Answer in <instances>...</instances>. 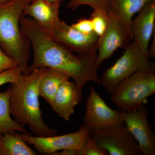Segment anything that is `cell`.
<instances>
[{"label": "cell", "mask_w": 155, "mask_h": 155, "mask_svg": "<svg viewBox=\"0 0 155 155\" xmlns=\"http://www.w3.org/2000/svg\"><path fill=\"white\" fill-rule=\"evenodd\" d=\"M19 24L33 50V61L28 67L29 73L41 67L61 71L74 79L81 99L83 87L87 82L91 81L101 85L96 67L97 54L75 55L65 45L51 38L35 20L23 15Z\"/></svg>", "instance_id": "6da1fadb"}, {"label": "cell", "mask_w": 155, "mask_h": 155, "mask_svg": "<svg viewBox=\"0 0 155 155\" xmlns=\"http://www.w3.org/2000/svg\"><path fill=\"white\" fill-rule=\"evenodd\" d=\"M46 68L39 67L28 75L22 73L9 87L11 115L16 122L28 125L34 134L40 137L58 134V130L45 124L40 104L38 84Z\"/></svg>", "instance_id": "7a4b0ae2"}, {"label": "cell", "mask_w": 155, "mask_h": 155, "mask_svg": "<svg viewBox=\"0 0 155 155\" xmlns=\"http://www.w3.org/2000/svg\"><path fill=\"white\" fill-rule=\"evenodd\" d=\"M32 0H13L0 5V47L17 62L26 75L28 72L30 41L21 30L19 20L25 7Z\"/></svg>", "instance_id": "3957f363"}, {"label": "cell", "mask_w": 155, "mask_h": 155, "mask_svg": "<svg viewBox=\"0 0 155 155\" xmlns=\"http://www.w3.org/2000/svg\"><path fill=\"white\" fill-rule=\"evenodd\" d=\"M125 49L123 54L100 78L101 85L110 94L120 82L137 71L155 73V64L150 61L148 53L135 41Z\"/></svg>", "instance_id": "277c9868"}, {"label": "cell", "mask_w": 155, "mask_h": 155, "mask_svg": "<svg viewBox=\"0 0 155 155\" xmlns=\"http://www.w3.org/2000/svg\"><path fill=\"white\" fill-rule=\"evenodd\" d=\"M155 93V73L139 71L118 84L111 94V100L121 110L130 112L141 107Z\"/></svg>", "instance_id": "5b68a950"}, {"label": "cell", "mask_w": 155, "mask_h": 155, "mask_svg": "<svg viewBox=\"0 0 155 155\" xmlns=\"http://www.w3.org/2000/svg\"><path fill=\"white\" fill-rule=\"evenodd\" d=\"M89 135L108 155H142L137 142L124 122L106 128L90 130Z\"/></svg>", "instance_id": "8992f818"}, {"label": "cell", "mask_w": 155, "mask_h": 155, "mask_svg": "<svg viewBox=\"0 0 155 155\" xmlns=\"http://www.w3.org/2000/svg\"><path fill=\"white\" fill-rule=\"evenodd\" d=\"M54 40L67 47L73 53L97 54L99 36L94 32L84 34L58 18L47 33Z\"/></svg>", "instance_id": "52a82bcc"}, {"label": "cell", "mask_w": 155, "mask_h": 155, "mask_svg": "<svg viewBox=\"0 0 155 155\" xmlns=\"http://www.w3.org/2000/svg\"><path fill=\"white\" fill-rule=\"evenodd\" d=\"M132 39L130 30L114 15L108 12L107 28L98 41L97 69L98 70L104 61L111 57L117 49H125Z\"/></svg>", "instance_id": "ba28073f"}, {"label": "cell", "mask_w": 155, "mask_h": 155, "mask_svg": "<svg viewBox=\"0 0 155 155\" xmlns=\"http://www.w3.org/2000/svg\"><path fill=\"white\" fill-rule=\"evenodd\" d=\"M89 131L90 129L84 124L77 132L63 135L40 137L33 136L29 134H20L28 144L33 145L38 153L53 155L57 152L67 149H79Z\"/></svg>", "instance_id": "9c48e42d"}, {"label": "cell", "mask_w": 155, "mask_h": 155, "mask_svg": "<svg viewBox=\"0 0 155 155\" xmlns=\"http://www.w3.org/2000/svg\"><path fill=\"white\" fill-rule=\"evenodd\" d=\"M122 121L138 143L142 155H155V135L148 121L145 106L130 111H122Z\"/></svg>", "instance_id": "30bf717a"}, {"label": "cell", "mask_w": 155, "mask_h": 155, "mask_svg": "<svg viewBox=\"0 0 155 155\" xmlns=\"http://www.w3.org/2000/svg\"><path fill=\"white\" fill-rule=\"evenodd\" d=\"M86 110L84 122L90 130L106 128L123 122L121 110L110 108L93 87L87 99Z\"/></svg>", "instance_id": "8fae6325"}, {"label": "cell", "mask_w": 155, "mask_h": 155, "mask_svg": "<svg viewBox=\"0 0 155 155\" xmlns=\"http://www.w3.org/2000/svg\"><path fill=\"white\" fill-rule=\"evenodd\" d=\"M155 26V0L147 3L132 19L130 30L134 41L148 53V46Z\"/></svg>", "instance_id": "7c38bea8"}, {"label": "cell", "mask_w": 155, "mask_h": 155, "mask_svg": "<svg viewBox=\"0 0 155 155\" xmlns=\"http://www.w3.org/2000/svg\"><path fill=\"white\" fill-rule=\"evenodd\" d=\"M81 100L75 82L68 80L59 87L50 106L58 116L68 121Z\"/></svg>", "instance_id": "4fadbf2b"}, {"label": "cell", "mask_w": 155, "mask_h": 155, "mask_svg": "<svg viewBox=\"0 0 155 155\" xmlns=\"http://www.w3.org/2000/svg\"><path fill=\"white\" fill-rule=\"evenodd\" d=\"M60 6L51 4L47 0H32L25 7L22 15L33 17L38 24L48 33L59 18Z\"/></svg>", "instance_id": "5bb4252c"}, {"label": "cell", "mask_w": 155, "mask_h": 155, "mask_svg": "<svg viewBox=\"0 0 155 155\" xmlns=\"http://www.w3.org/2000/svg\"><path fill=\"white\" fill-rule=\"evenodd\" d=\"M151 1L110 0L108 12L114 15L130 30L133 16L141 11L147 3Z\"/></svg>", "instance_id": "9a60e30c"}, {"label": "cell", "mask_w": 155, "mask_h": 155, "mask_svg": "<svg viewBox=\"0 0 155 155\" xmlns=\"http://www.w3.org/2000/svg\"><path fill=\"white\" fill-rule=\"evenodd\" d=\"M69 78V76L61 71L46 67L39 82L40 96L42 97L50 105L59 87Z\"/></svg>", "instance_id": "2e32d148"}, {"label": "cell", "mask_w": 155, "mask_h": 155, "mask_svg": "<svg viewBox=\"0 0 155 155\" xmlns=\"http://www.w3.org/2000/svg\"><path fill=\"white\" fill-rule=\"evenodd\" d=\"M37 153L16 131L0 134V155H36Z\"/></svg>", "instance_id": "e0dca14e"}, {"label": "cell", "mask_w": 155, "mask_h": 155, "mask_svg": "<svg viewBox=\"0 0 155 155\" xmlns=\"http://www.w3.org/2000/svg\"><path fill=\"white\" fill-rule=\"evenodd\" d=\"M10 98L9 88L4 92H0V134L13 131L29 134L25 125L18 123L11 118Z\"/></svg>", "instance_id": "ac0fdd59"}, {"label": "cell", "mask_w": 155, "mask_h": 155, "mask_svg": "<svg viewBox=\"0 0 155 155\" xmlns=\"http://www.w3.org/2000/svg\"><path fill=\"white\" fill-rule=\"evenodd\" d=\"M110 0H70L67 7L75 11L79 7L87 5L91 7L93 11H104L108 12Z\"/></svg>", "instance_id": "d6986e66"}, {"label": "cell", "mask_w": 155, "mask_h": 155, "mask_svg": "<svg viewBox=\"0 0 155 155\" xmlns=\"http://www.w3.org/2000/svg\"><path fill=\"white\" fill-rule=\"evenodd\" d=\"M108 12L93 11L90 19L92 24L93 30L97 35L101 36L104 32L107 25Z\"/></svg>", "instance_id": "ffe728a7"}, {"label": "cell", "mask_w": 155, "mask_h": 155, "mask_svg": "<svg viewBox=\"0 0 155 155\" xmlns=\"http://www.w3.org/2000/svg\"><path fill=\"white\" fill-rule=\"evenodd\" d=\"M108 153L102 149L88 135L83 144L78 150V155H107Z\"/></svg>", "instance_id": "44dd1931"}, {"label": "cell", "mask_w": 155, "mask_h": 155, "mask_svg": "<svg viewBox=\"0 0 155 155\" xmlns=\"http://www.w3.org/2000/svg\"><path fill=\"white\" fill-rule=\"evenodd\" d=\"M22 73L19 66L2 72L0 73V86L5 84L16 82Z\"/></svg>", "instance_id": "7402d4cb"}, {"label": "cell", "mask_w": 155, "mask_h": 155, "mask_svg": "<svg viewBox=\"0 0 155 155\" xmlns=\"http://www.w3.org/2000/svg\"><path fill=\"white\" fill-rule=\"evenodd\" d=\"M17 66V62L8 56L0 47V73Z\"/></svg>", "instance_id": "603a6c76"}, {"label": "cell", "mask_w": 155, "mask_h": 155, "mask_svg": "<svg viewBox=\"0 0 155 155\" xmlns=\"http://www.w3.org/2000/svg\"><path fill=\"white\" fill-rule=\"evenodd\" d=\"M71 25L76 30L84 34H89L93 32L92 24L89 18H81Z\"/></svg>", "instance_id": "cb8c5ba5"}, {"label": "cell", "mask_w": 155, "mask_h": 155, "mask_svg": "<svg viewBox=\"0 0 155 155\" xmlns=\"http://www.w3.org/2000/svg\"><path fill=\"white\" fill-rule=\"evenodd\" d=\"M53 155H78V150L67 149L60 151V152H57Z\"/></svg>", "instance_id": "d4e9b609"}, {"label": "cell", "mask_w": 155, "mask_h": 155, "mask_svg": "<svg viewBox=\"0 0 155 155\" xmlns=\"http://www.w3.org/2000/svg\"><path fill=\"white\" fill-rule=\"evenodd\" d=\"M155 34H154V39L153 40L152 44L149 50H148V55L150 58L154 59L155 58Z\"/></svg>", "instance_id": "484cf974"}, {"label": "cell", "mask_w": 155, "mask_h": 155, "mask_svg": "<svg viewBox=\"0 0 155 155\" xmlns=\"http://www.w3.org/2000/svg\"><path fill=\"white\" fill-rule=\"evenodd\" d=\"M49 2L52 4H55V5H59L61 6L62 4L65 0H47Z\"/></svg>", "instance_id": "4316f807"}, {"label": "cell", "mask_w": 155, "mask_h": 155, "mask_svg": "<svg viewBox=\"0 0 155 155\" xmlns=\"http://www.w3.org/2000/svg\"><path fill=\"white\" fill-rule=\"evenodd\" d=\"M13 0H0V5H3V4H6L10 2Z\"/></svg>", "instance_id": "83f0119b"}]
</instances>
